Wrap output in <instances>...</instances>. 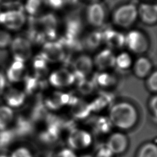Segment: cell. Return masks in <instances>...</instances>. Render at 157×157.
<instances>
[{
  "label": "cell",
  "instance_id": "277c9868",
  "mask_svg": "<svg viewBox=\"0 0 157 157\" xmlns=\"http://www.w3.org/2000/svg\"><path fill=\"white\" fill-rule=\"evenodd\" d=\"M40 55L47 63H55L64 59L65 51L60 42L49 40L44 44Z\"/></svg>",
  "mask_w": 157,
  "mask_h": 157
},
{
  "label": "cell",
  "instance_id": "ba28073f",
  "mask_svg": "<svg viewBox=\"0 0 157 157\" xmlns=\"http://www.w3.org/2000/svg\"><path fill=\"white\" fill-rule=\"evenodd\" d=\"M75 82L73 72L69 70L61 68L52 72L49 76L50 83L57 88L68 86Z\"/></svg>",
  "mask_w": 157,
  "mask_h": 157
},
{
  "label": "cell",
  "instance_id": "d4e9b609",
  "mask_svg": "<svg viewBox=\"0 0 157 157\" xmlns=\"http://www.w3.org/2000/svg\"><path fill=\"white\" fill-rule=\"evenodd\" d=\"M15 134L12 129H6L0 131V149H4L14 140Z\"/></svg>",
  "mask_w": 157,
  "mask_h": 157
},
{
  "label": "cell",
  "instance_id": "5b68a950",
  "mask_svg": "<svg viewBox=\"0 0 157 157\" xmlns=\"http://www.w3.org/2000/svg\"><path fill=\"white\" fill-rule=\"evenodd\" d=\"M26 16L20 9L10 10L0 13V23L10 30H18L25 25Z\"/></svg>",
  "mask_w": 157,
  "mask_h": 157
},
{
  "label": "cell",
  "instance_id": "4316f807",
  "mask_svg": "<svg viewBox=\"0 0 157 157\" xmlns=\"http://www.w3.org/2000/svg\"><path fill=\"white\" fill-rule=\"evenodd\" d=\"M132 64V59L131 56L126 52H122L117 56H115V66L119 69L124 70L129 68Z\"/></svg>",
  "mask_w": 157,
  "mask_h": 157
},
{
  "label": "cell",
  "instance_id": "4fadbf2b",
  "mask_svg": "<svg viewBox=\"0 0 157 157\" xmlns=\"http://www.w3.org/2000/svg\"><path fill=\"white\" fill-rule=\"evenodd\" d=\"M74 99V96H71L69 94L55 92L46 99L45 104L50 109H56L66 104L70 105Z\"/></svg>",
  "mask_w": 157,
  "mask_h": 157
},
{
  "label": "cell",
  "instance_id": "60d3db41",
  "mask_svg": "<svg viewBox=\"0 0 157 157\" xmlns=\"http://www.w3.org/2000/svg\"><path fill=\"white\" fill-rule=\"evenodd\" d=\"M0 157H7V156L4 155H0Z\"/></svg>",
  "mask_w": 157,
  "mask_h": 157
},
{
  "label": "cell",
  "instance_id": "6da1fadb",
  "mask_svg": "<svg viewBox=\"0 0 157 157\" xmlns=\"http://www.w3.org/2000/svg\"><path fill=\"white\" fill-rule=\"evenodd\" d=\"M110 120L112 125L126 130L132 128L138 119V113L135 107L127 102L114 104L109 111Z\"/></svg>",
  "mask_w": 157,
  "mask_h": 157
},
{
  "label": "cell",
  "instance_id": "9a60e30c",
  "mask_svg": "<svg viewBox=\"0 0 157 157\" xmlns=\"http://www.w3.org/2000/svg\"><path fill=\"white\" fill-rule=\"evenodd\" d=\"M137 15L146 24L153 25L157 21V7L156 4H142L137 9Z\"/></svg>",
  "mask_w": 157,
  "mask_h": 157
},
{
  "label": "cell",
  "instance_id": "7402d4cb",
  "mask_svg": "<svg viewBox=\"0 0 157 157\" xmlns=\"http://www.w3.org/2000/svg\"><path fill=\"white\" fill-rule=\"evenodd\" d=\"M112 98L108 94H101L90 104L91 110L99 111L103 109L111 101Z\"/></svg>",
  "mask_w": 157,
  "mask_h": 157
},
{
  "label": "cell",
  "instance_id": "7bdbcfd3",
  "mask_svg": "<svg viewBox=\"0 0 157 157\" xmlns=\"http://www.w3.org/2000/svg\"><path fill=\"white\" fill-rule=\"evenodd\" d=\"M90 1H96V0H90Z\"/></svg>",
  "mask_w": 157,
  "mask_h": 157
},
{
  "label": "cell",
  "instance_id": "e575fe53",
  "mask_svg": "<svg viewBox=\"0 0 157 157\" xmlns=\"http://www.w3.org/2000/svg\"><path fill=\"white\" fill-rule=\"evenodd\" d=\"M113 154L107 148L106 145L99 147L96 153V157H113Z\"/></svg>",
  "mask_w": 157,
  "mask_h": 157
},
{
  "label": "cell",
  "instance_id": "cb8c5ba5",
  "mask_svg": "<svg viewBox=\"0 0 157 157\" xmlns=\"http://www.w3.org/2000/svg\"><path fill=\"white\" fill-rule=\"evenodd\" d=\"M137 157H157V147L153 143H147L139 149Z\"/></svg>",
  "mask_w": 157,
  "mask_h": 157
},
{
  "label": "cell",
  "instance_id": "484cf974",
  "mask_svg": "<svg viewBox=\"0 0 157 157\" xmlns=\"http://www.w3.org/2000/svg\"><path fill=\"white\" fill-rule=\"evenodd\" d=\"M95 81L100 86L108 87L113 85L116 82V79L112 75L104 72L98 74L96 77Z\"/></svg>",
  "mask_w": 157,
  "mask_h": 157
},
{
  "label": "cell",
  "instance_id": "d590c367",
  "mask_svg": "<svg viewBox=\"0 0 157 157\" xmlns=\"http://www.w3.org/2000/svg\"><path fill=\"white\" fill-rule=\"evenodd\" d=\"M56 157H77V156L72 149L64 148L58 152Z\"/></svg>",
  "mask_w": 157,
  "mask_h": 157
},
{
  "label": "cell",
  "instance_id": "d6a6232c",
  "mask_svg": "<svg viewBox=\"0 0 157 157\" xmlns=\"http://www.w3.org/2000/svg\"><path fill=\"white\" fill-rule=\"evenodd\" d=\"M12 40V37L7 31L0 29V48H4L10 45Z\"/></svg>",
  "mask_w": 157,
  "mask_h": 157
},
{
  "label": "cell",
  "instance_id": "74e56055",
  "mask_svg": "<svg viewBox=\"0 0 157 157\" xmlns=\"http://www.w3.org/2000/svg\"><path fill=\"white\" fill-rule=\"evenodd\" d=\"M45 2L53 9H59L63 5V0H46Z\"/></svg>",
  "mask_w": 157,
  "mask_h": 157
},
{
  "label": "cell",
  "instance_id": "2e32d148",
  "mask_svg": "<svg viewBox=\"0 0 157 157\" xmlns=\"http://www.w3.org/2000/svg\"><path fill=\"white\" fill-rule=\"evenodd\" d=\"M25 98V93L16 88L9 89L4 94V99L7 106L10 108L21 106L24 103Z\"/></svg>",
  "mask_w": 157,
  "mask_h": 157
},
{
  "label": "cell",
  "instance_id": "e0dca14e",
  "mask_svg": "<svg viewBox=\"0 0 157 157\" xmlns=\"http://www.w3.org/2000/svg\"><path fill=\"white\" fill-rule=\"evenodd\" d=\"M25 70L24 63L14 60L7 71L8 80L12 83L19 82L23 78Z\"/></svg>",
  "mask_w": 157,
  "mask_h": 157
},
{
  "label": "cell",
  "instance_id": "ab89813d",
  "mask_svg": "<svg viewBox=\"0 0 157 157\" xmlns=\"http://www.w3.org/2000/svg\"><path fill=\"white\" fill-rule=\"evenodd\" d=\"M6 84V79L2 72H0V95L3 93Z\"/></svg>",
  "mask_w": 157,
  "mask_h": 157
},
{
  "label": "cell",
  "instance_id": "ffe728a7",
  "mask_svg": "<svg viewBox=\"0 0 157 157\" xmlns=\"http://www.w3.org/2000/svg\"><path fill=\"white\" fill-rule=\"evenodd\" d=\"M13 119L12 109L7 105L0 106V131L7 129Z\"/></svg>",
  "mask_w": 157,
  "mask_h": 157
},
{
  "label": "cell",
  "instance_id": "7a4b0ae2",
  "mask_svg": "<svg viewBox=\"0 0 157 157\" xmlns=\"http://www.w3.org/2000/svg\"><path fill=\"white\" fill-rule=\"evenodd\" d=\"M137 16V8L132 4H128L119 7L114 12L113 20L118 26L128 28L134 23Z\"/></svg>",
  "mask_w": 157,
  "mask_h": 157
},
{
  "label": "cell",
  "instance_id": "603a6c76",
  "mask_svg": "<svg viewBox=\"0 0 157 157\" xmlns=\"http://www.w3.org/2000/svg\"><path fill=\"white\" fill-rule=\"evenodd\" d=\"M47 63H48L40 56V55L35 58L33 63V66L36 77L39 78L46 74L48 71Z\"/></svg>",
  "mask_w": 157,
  "mask_h": 157
},
{
  "label": "cell",
  "instance_id": "1f68e13d",
  "mask_svg": "<svg viewBox=\"0 0 157 157\" xmlns=\"http://www.w3.org/2000/svg\"><path fill=\"white\" fill-rule=\"evenodd\" d=\"M147 86L152 92H156L157 91V72L156 71L148 75Z\"/></svg>",
  "mask_w": 157,
  "mask_h": 157
},
{
  "label": "cell",
  "instance_id": "8fae6325",
  "mask_svg": "<svg viewBox=\"0 0 157 157\" xmlns=\"http://www.w3.org/2000/svg\"><path fill=\"white\" fill-rule=\"evenodd\" d=\"M93 63L99 70L104 71L115 66V56L112 50L105 48L96 55Z\"/></svg>",
  "mask_w": 157,
  "mask_h": 157
},
{
  "label": "cell",
  "instance_id": "d6986e66",
  "mask_svg": "<svg viewBox=\"0 0 157 157\" xmlns=\"http://www.w3.org/2000/svg\"><path fill=\"white\" fill-rule=\"evenodd\" d=\"M71 113L77 119H83L89 115L91 112L90 104L77 98L71 104Z\"/></svg>",
  "mask_w": 157,
  "mask_h": 157
},
{
  "label": "cell",
  "instance_id": "f1b7e54d",
  "mask_svg": "<svg viewBox=\"0 0 157 157\" xmlns=\"http://www.w3.org/2000/svg\"><path fill=\"white\" fill-rule=\"evenodd\" d=\"M31 129L29 123L23 118H19L17 120L13 131L15 135L23 136L28 134Z\"/></svg>",
  "mask_w": 157,
  "mask_h": 157
},
{
  "label": "cell",
  "instance_id": "f546056e",
  "mask_svg": "<svg viewBox=\"0 0 157 157\" xmlns=\"http://www.w3.org/2000/svg\"><path fill=\"white\" fill-rule=\"evenodd\" d=\"M102 42V34L101 33L94 32L89 35L86 39V45L90 48H96Z\"/></svg>",
  "mask_w": 157,
  "mask_h": 157
},
{
  "label": "cell",
  "instance_id": "ac0fdd59",
  "mask_svg": "<svg viewBox=\"0 0 157 157\" xmlns=\"http://www.w3.org/2000/svg\"><path fill=\"white\" fill-rule=\"evenodd\" d=\"M152 64L151 61L145 57L139 58L134 64V72L139 78H145L151 72Z\"/></svg>",
  "mask_w": 157,
  "mask_h": 157
},
{
  "label": "cell",
  "instance_id": "8d00e7d4",
  "mask_svg": "<svg viewBox=\"0 0 157 157\" xmlns=\"http://www.w3.org/2000/svg\"><path fill=\"white\" fill-rule=\"evenodd\" d=\"M149 108L151 111L152 114L156 118L157 115V98L156 96H153L149 102Z\"/></svg>",
  "mask_w": 157,
  "mask_h": 157
},
{
  "label": "cell",
  "instance_id": "3957f363",
  "mask_svg": "<svg viewBox=\"0 0 157 157\" xmlns=\"http://www.w3.org/2000/svg\"><path fill=\"white\" fill-rule=\"evenodd\" d=\"M10 45L15 61L25 63L31 58L33 48L28 39L23 37H17L12 40Z\"/></svg>",
  "mask_w": 157,
  "mask_h": 157
},
{
  "label": "cell",
  "instance_id": "f35d334b",
  "mask_svg": "<svg viewBox=\"0 0 157 157\" xmlns=\"http://www.w3.org/2000/svg\"><path fill=\"white\" fill-rule=\"evenodd\" d=\"M20 0H0V5L6 7H10L19 4Z\"/></svg>",
  "mask_w": 157,
  "mask_h": 157
},
{
  "label": "cell",
  "instance_id": "b9f144b4",
  "mask_svg": "<svg viewBox=\"0 0 157 157\" xmlns=\"http://www.w3.org/2000/svg\"><path fill=\"white\" fill-rule=\"evenodd\" d=\"M82 157H91V156H88V155H86V156H82Z\"/></svg>",
  "mask_w": 157,
  "mask_h": 157
},
{
  "label": "cell",
  "instance_id": "83f0119b",
  "mask_svg": "<svg viewBox=\"0 0 157 157\" xmlns=\"http://www.w3.org/2000/svg\"><path fill=\"white\" fill-rule=\"evenodd\" d=\"M112 125L109 118L100 117L95 122L94 129L98 133L105 134L110 130Z\"/></svg>",
  "mask_w": 157,
  "mask_h": 157
},
{
  "label": "cell",
  "instance_id": "52a82bcc",
  "mask_svg": "<svg viewBox=\"0 0 157 157\" xmlns=\"http://www.w3.org/2000/svg\"><path fill=\"white\" fill-rule=\"evenodd\" d=\"M92 142L91 135L81 129H72L68 136L67 143L72 150H82L88 147Z\"/></svg>",
  "mask_w": 157,
  "mask_h": 157
},
{
  "label": "cell",
  "instance_id": "9c48e42d",
  "mask_svg": "<svg viewBox=\"0 0 157 157\" xmlns=\"http://www.w3.org/2000/svg\"><path fill=\"white\" fill-rule=\"evenodd\" d=\"M105 145L113 155L121 154L127 149L128 139L124 134L121 132H115L109 137Z\"/></svg>",
  "mask_w": 157,
  "mask_h": 157
},
{
  "label": "cell",
  "instance_id": "30bf717a",
  "mask_svg": "<svg viewBox=\"0 0 157 157\" xmlns=\"http://www.w3.org/2000/svg\"><path fill=\"white\" fill-rule=\"evenodd\" d=\"M86 17L92 26H101L105 20V10L103 6L98 2L92 3L87 9Z\"/></svg>",
  "mask_w": 157,
  "mask_h": 157
},
{
  "label": "cell",
  "instance_id": "44dd1931",
  "mask_svg": "<svg viewBox=\"0 0 157 157\" xmlns=\"http://www.w3.org/2000/svg\"><path fill=\"white\" fill-rule=\"evenodd\" d=\"M45 2V0H26L25 9L29 15H36L42 10Z\"/></svg>",
  "mask_w": 157,
  "mask_h": 157
},
{
  "label": "cell",
  "instance_id": "8992f818",
  "mask_svg": "<svg viewBox=\"0 0 157 157\" xmlns=\"http://www.w3.org/2000/svg\"><path fill=\"white\" fill-rule=\"evenodd\" d=\"M125 45L136 53H143L148 47V42L145 36L137 30L129 31L125 36Z\"/></svg>",
  "mask_w": 157,
  "mask_h": 157
},
{
  "label": "cell",
  "instance_id": "5bb4252c",
  "mask_svg": "<svg viewBox=\"0 0 157 157\" xmlns=\"http://www.w3.org/2000/svg\"><path fill=\"white\" fill-rule=\"evenodd\" d=\"M93 64V61L89 56L81 55L74 61V72L85 77L92 71Z\"/></svg>",
  "mask_w": 157,
  "mask_h": 157
},
{
  "label": "cell",
  "instance_id": "836d02e7",
  "mask_svg": "<svg viewBox=\"0 0 157 157\" xmlns=\"http://www.w3.org/2000/svg\"><path fill=\"white\" fill-rule=\"evenodd\" d=\"M10 157H33L31 151L25 147H20L15 149L11 154Z\"/></svg>",
  "mask_w": 157,
  "mask_h": 157
},
{
  "label": "cell",
  "instance_id": "7c38bea8",
  "mask_svg": "<svg viewBox=\"0 0 157 157\" xmlns=\"http://www.w3.org/2000/svg\"><path fill=\"white\" fill-rule=\"evenodd\" d=\"M102 34V42L110 50L120 48L125 45V36L119 31L107 29Z\"/></svg>",
  "mask_w": 157,
  "mask_h": 157
},
{
  "label": "cell",
  "instance_id": "4dcf8cb0",
  "mask_svg": "<svg viewBox=\"0 0 157 157\" xmlns=\"http://www.w3.org/2000/svg\"><path fill=\"white\" fill-rule=\"evenodd\" d=\"M78 90L83 94H88L91 93L94 89V84L85 78L77 82Z\"/></svg>",
  "mask_w": 157,
  "mask_h": 157
}]
</instances>
